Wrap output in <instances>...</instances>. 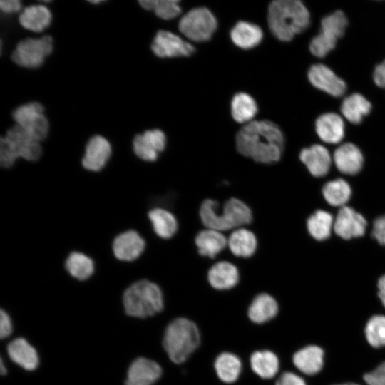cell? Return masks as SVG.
Returning a JSON list of instances; mask_svg holds the SVG:
<instances>
[{
    "instance_id": "obj_32",
    "label": "cell",
    "mask_w": 385,
    "mask_h": 385,
    "mask_svg": "<svg viewBox=\"0 0 385 385\" xmlns=\"http://www.w3.org/2000/svg\"><path fill=\"white\" fill-rule=\"evenodd\" d=\"M65 268L73 278L83 281L91 277L94 272L93 260L81 252H72L66 259Z\"/></svg>"
},
{
    "instance_id": "obj_7",
    "label": "cell",
    "mask_w": 385,
    "mask_h": 385,
    "mask_svg": "<svg viewBox=\"0 0 385 385\" xmlns=\"http://www.w3.org/2000/svg\"><path fill=\"white\" fill-rule=\"evenodd\" d=\"M217 20L205 7H197L187 12L179 21V30L191 41H208L217 29Z\"/></svg>"
},
{
    "instance_id": "obj_29",
    "label": "cell",
    "mask_w": 385,
    "mask_h": 385,
    "mask_svg": "<svg viewBox=\"0 0 385 385\" xmlns=\"http://www.w3.org/2000/svg\"><path fill=\"white\" fill-rule=\"evenodd\" d=\"M51 20L50 11L43 5L28 6L19 17V23L24 28L35 32H41L48 27Z\"/></svg>"
},
{
    "instance_id": "obj_44",
    "label": "cell",
    "mask_w": 385,
    "mask_h": 385,
    "mask_svg": "<svg viewBox=\"0 0 385 385\" xmlns=\"http://www.w3.org/2000/svg\"><path fill=\"white\" fill-rule=\"evenodd\" d=\"M21 8V2L19 0H1L0 1V9L4 13H14L19 11Z\"/></svg>"
},
{
    "instance_id": "obj_26",
    "label": "cell",
    "mask_w": 385,
    "mask_h": 385,
    "mask_svg": "<svg viewBox=\"0 0 385 385\" xmlns=\"http://www.w3.org/2000/svg\"><path fill=\"white\" fill-rule=\"evenodd\" d=\"M7 351L10 359L26 370H34L38 364L36 351L23 338L11 341L8 345Z\"/></svg>"
},
{
    "instance_id": "obj_41",
    "label": "cell",
    "mask_w": 385,
    "mask_h": 385,
    "mask_svg": "<svg viewBox=\"0 0 385 385\" xmlns=\"http://www.w3.org/2000/svg\"><path fill=\"white\" fill-rule=\"evenodd\" d=\"M275 385H307L305 381L294 373L287 371L280 375Z\"/></svg>"
},
{
    "instance_id": "obj_21",
    "label": "cell",
    "mask_w": 385,
    "mask_h": 385,
    "mask_svg": "<svg viewBox=\"0 0 385 385\" xmlns=\"http://www.w3.org/2000/svg\"><path fill=\"white\" fill-rule=\"evenodd\" d=\"M194 242L200 255L214 259L227 247V237L222 232L205 227L196 234Z\"/></svg>"
},
{
    "instance_id": "obj_24",
    "label": "cell",
    "mask_w": 385,
    "mask_h": 385,
    "mask_svg": "<svg viewBox=\"0 0 385 385\" xmlns=\"http://www.w3.org/2000/svg\"><path fill=\"white\" fill-rule=\"evenodd\" d=\"M371 109V103L359 93H354L345 97L340 106L344 118L354 125L360 124Z\"/></svg>"
},
{
    "instance_id": "obj_9",
    "label": "cell",
    "mask_w": 385,
    "mask_h": 385,
    "mask_svg": "<svg viewBox=\"0 0 385 385\" xmlns=\"http://www.w3.org/2000/svg\"><path fill=\"white\" fill-rule=\"evenodd\" d=\"M16 125L32 138L41 142L47 136L48 122L43 114V107L38 102L22 105L13 112Z\"/></svg>"
},
{
    "instance_id": "obj_12",
    "label": "cell",
    "mask_w": 385,
    "mask_h": 385,
    "mask_svg": "<svg viewBox=\"0 0 385 385\" xmlns=\"http://www.w3.org/2000/svg\"><path fill=\"white\" fill-rule=\"evenodd\" d=\"M166 145L165 133L158 129L147 130L135 135L133 140V152L140 159L154 162Z\"/></svg>"
},
{
    "instance_id": "obj_36",
    "label": "cell",
    "mask_w": 385,
    "mask_h": 385,
    "mask_svg": "<svg viewBox=\"0 0 385 385\" xmlns=\"http://www.w3.org/2000/svg\"><path fill=\"white\" fill-rule=\"evenodd\" d=\"M322 195L330 205L342 207L349 200L351 189L346 180L339 178L327 182L322 188Z\"/></svg>"
},
{
    "instance_id": "obj_19",
    "label": "cell",
    "mask_w": 385,
    "mask_h": 385,
    "mask_svg": "<svg viewBox=\"0 0 385 385\" xmlns=\"http://www.w3.org/2000/svg\"><path fill=\"white\" fill-rule=\"evenodd\" d=\"M162 369L155 361L143 357L136 359L128 370L125 385H152L161 376Z\"/></svg>"
},
{
    "instance_id": "obj_48",
    "label": "cell",
    "mask_w": 385,
    "mask_h": 385,
    "mask_svg": "<svg viewBox=\"0 0 385 385\" xmlns=\"http://www.w3.org/2000/svg\"><path fill=\"white\" fill-rule=\"evenodd\" d=\"M101 1H90L91 3H93V4H98L100 3Z\"/></svg>"
},
{
    "instance_id": "obj_23",
    "label": "cell",
    "mask_w": 385,
    "mask_h": 385,
    "mask_svg": "<svg viewBox=\"0 0 385 385\" xmlns=\"http://www.w3.org/2000/svg\"><path fill=\"white\" fill-rule=\"evenodd\" d=\"M148 217L155 234L163 240L173 237L178 230L175 215L163 207H154L148 212Z\"/></svg>"
},
{
    "instance_id": "obj_5",
    "label": "cell",
    "mask_w": 385,
    "mask_h": 385,
    "mask_svg": "<svg viewBox=\"0 0 385 385\" xmlns=\"http://www.w3.org/2000/svg\"><path fill=\"white\" fill-rule=\"evenodd\" d=\"M163 295L159 286L148 279H140L124 292L123 303L127 314L138 318L151 317L163 309Z\"/></svg>"
},
{
    "instance_id": "obj_1",
    "label": "cell",
    "mask_w": 385,
    "mask_h": 385,
    "mask_svg": "<svg viewBox=\"0 0 385 385\" xmlns=\"http://www.w3.org/2000/svg\"><path fill=\"white\" fill-rule=\"evenodd\" d=\"M237 150L242 155L262 164L278 162L284 148V136L279 127L267 120H253L236 135Z\"/></svg>"
},
{
    "instance_id": "obj_39",
    "label": "cell",
    "mask_w": 385,
    "mask_h": 385,
    "mask_svg": "<svg viewBox=\"0 0 385 385\" xmlns=\"http://www.w3.org/2000/svg\"><path fill=\"white\" fill-rule=\"evenodd\" d=\"M364 379L367 385H385V361L366 374Z\"/></svg>"
},
{
    "instance_id": "obj_30",
    "label": "cell",
    "mask_w": 385,
    "mask_h": 385,
    "mask_svg": "<svg viewBox=\"0 0 385 385\" xmlns=\"http://www.w3.org/2000/svg\"><path fill=\"white\" fill-rule=\"evenodd\" d=\"M348 25L349 21L344 12L337 10L322 19L318 34L337 43L338 40L344 35Z\"/></svg>"
},
{
    "instance_id": "obj_22",
    "label": "cell",
    "mask_w": 385,
    "mask_h": 385,
    "mask_svg": "<svg viewBox=\"0 0 385 385\" xmlns=\"http://www.w3.org/2000/svg\"><path fill=\"white\" fill-rule=\"evenodd\" d=\"M258 247V240L251 230L245 227L232 230L227 237V247L230 252L240 258L252 257Z\"/></svg>"
},
{
    "instance_id": "obj_2",
    "label": "cell",
    "mask_w": 385,
    "mask_h": 385,
    "mask_svg": "<svg viewBox=\"0 0 385 385\" xmlns=\"http://www.w3.org/2000/svg\"><path fill=\"white\" fill-rule=\"evenodd\" d=\"M199 217L204 227L222 232L245 227L253 220L250 207L235 197L227 199L222 208L217 200L205 199L199 207Z\"/></svg>"
},
{
    "instance_id": "obj_15",
    "label": "cell",
    "mask_w": 385,
    "mask_h": 385,
    "mask_svg": "<svg viewBox=\"0 0 385 385\" xmlns=\"http://www.w3.org/2000/svg\"><path fill=\"white\" fill-rule=\"evenodd\" d=\"M111 155L110 143L101 135H95L86 144L82 166L89 171H100L106 165Z\"/></svg>"
},
{
    "instance_id": "obj_13",
    "label": "cell",
    "mask_w": 385,
    "mask_h": 385,
    "mask_svg": "<svg viewBox=\"0 0 385 385\" xmlns=\"http://www.w3.org/2000/svg\"><path fill=\"white\" fill-rule=\"evenodd\" d=\"M144 238L134 230L118 234L112 243V251L116 259L123 262L137 260L145 249Z\"/></svg>"
},
{
    "instance_id": "obj_14",
    "label": "cell",
    "mask_w": 385,
    "mask_h": 385,
    "mask_svg": "<svg viewBox=\"0 0 385 385\" xmlns=\"http://www.w3.org/2000/svg\"><path fill=\"white\" fill-rule=\"evenodd\" d=\"M367 222L359 212L344 206L340 208L334 221L333 230L341 238L350 240L364 235Z\"/></svg>"
},
{
    "instance_id": "obj_4",
    "label": "cell",
    "mask_w": 385,
    "mask_h": 385,
    "mask_svg": "<svg viewBox=\"0 0 385 385\" xmlns=\"http://www.w3.org/2000/svg\"><path fill=\"white\" fill-rule=\"evenodd\" d=\"M200 342V332L196 324L186 318H178L167 327L163 344L170 359L180 364L198 347Z\"/></svg>"
},
{
    "instance_id": "obj_34",
    "label": "cell",
    "mask_w": 385,
    "mask_h": 385,
    "mask_svg": "<svg viewBox=\"0 0 385 385\" xmlns=\"http://www.w3.org/2000/svg\"><path fill=\"white\" fill-rule=\"evenodd\" d=\"M257 113V106L254 98L246 93H238L231 102V114L233 119L239 123H249Z\"/></svg>"
},
{
    "instance_id": "obj_17",
    "label": "cell",
    "mask_w": 385,
    "mask_h": 385,
    "mask_svg": "<svg viewBox=\"0 0 385 385\" xmlns=\"http://www.w3.org/2000/svg\"><path fill=\"white\" fill-rule=\"evenodd\" d=\"M240 278L238 267L227 260L214 263L207 270V279L210 285L217 290H227L235 287Z\"/></svg>"
},
{
    "instance_id": "obj_35",
    "label": "cell",
    "mask_w": 385,
    "mask_h": 385,
    "mask_svg": "<svg viewBox=\"0 0 385 385\" xmlns=\"http://www.w3.org/2000/svg\"><path fill=\"white\" fill-rule=\"evenodd\" d=\"M332 215L324 210H318L312 214L307 221L309 235L318 241L328 239L334 227Z\"/></svg>"
},
{
    "instance_id": "obj_43",
    "label": "cell",
    "mask_w": 385,
    "mask_h": 385,
    "mask_svg": "<svg viewBox=\"0 0 385 385\" xmlns=\"http://www.w3.org/2000/svg\"><path fill=\"white\" fill-rule=\"evenodd\" d=\"M12 331V325L10 317L6 312H0V337L1 339L10 335Z\"/></svg>"
},
{
    "instance_id": "obj_8",
    "label": "cell",
    "mask_w": 385,
    "mask_h": 385,
    "mask_svg": "<svg viewBox=\"0 0 385 385\" xmlns=\"http://www.w3.org/2000/svg\"><path fill=\"white\" fill-rule=\"evenodd\" d=\"M53 48V40L50 36L38 38H26L18 43L14 50L11 59L17 65L34 68L40 66Z\"/></svg>"
},
{
    "instance_id": "obj_31",
    "label": "cell",
    "mask_w": 385,
    "mask_h": 385,
    "mask_svg": "<svg viewBox=\"0 0 385 385\" xmlns=\"http://www.w3.org/2000/svg\"><path fill=\"white\" fill-rule=\"evenodd\" d=\"M252 371L262 379H271L279 371V362L274 353L268 350L255 351L250 356Z\"/></svg>"
},
{
    "instance_id": "obj_40",
    "label": "cell",
    "mask_w": 385,
    "mask_h": 385,
    "mask_svg": "<svg viewBox=\"0 0 385 385\" xmlns=\"http://www.w3.org/2000/svg\"><path fill=\"white\" fill-rule=\"evenodd\" d=\"M372 236L385 246V215L378 217L373 224Z\"/></svg>"
},
{
    "instance_id": "obj_46",
    "label": "cell",
    "mask_w": 385,
    "mask_h": 385,
    "mask_svg": "<svg viewBox=\"0 0 385 385\" xmlns=\"http://www.w3.org/2000/svg\"><path fill=\"white\" fill-rule=\"evenodd\" d=\"M0 371L1 374H5L6 372V368L4 366L2 360H1Z\"/></svg>"
},
{
    "instance_id": "obj_25",
    "label": "cell",
    "mask_w": 385,
    "mask_h": 385,
    "mask_svg": "<svg viewBox=\"0 0 385 385\" xmlns=\"http://www.w3.org/2000/svg\"><path fill=\"white\" fill-rule=\"evenodd\" d=\"M294 365L307 375L319 373L324 365V351L319 346L310 345L297 351L292 359Z\"/></svg>"
},
{
    "instance_id": "obj_6",
    "label": "cell",
    "mask_w": 385,
    "mask_h": 385,
    "mask_svg": "<svg viewBox=\"0 0 385 385\" xmlns=\"http://www.w3.org/2000/svg\"><path fill=\"white\" fill-rule=\"evenodd\" d=\"M41 154L40 142L17 125L9 129L0 139V165L4 168H11L19 158L36 161Z\"/></svg>"
},
{
    "instance_id": "obj_33",
    "label": "cell",
    "mask_w": 385,
    "mask_h": 385,
    "mask_svg": "<svg viewBox=\"0 0 385 385\" xmlns=\"http://www.w3.org/2000/svg\"><path fill=\"white\" fill-rule=\"evenodd\" d=\"M214 366L219 379L227 384L237 381L242 370L240 358L230 352L221 353L216 358Z\"/></svg>"
},
{
    "instance_id": "obj_10",
    "label": "cell",
    "mask_w": 385,
    "mask_h": 385,
    "mask_svg": "<svg viewBox=\"0 0 385 385\" xmlns=\"http://www.w3.org/2000/svg\"><path fill=\"white\" fill-rule=\"evenodd\" d=\"M307 78L312 86L333 97H342L346 92L345 81L323 63L312 65L308 70Z\"/></svg>"
},
{
    "instance_id": "obj_11",
    "label": "cell",
    "mask_w": 385,
    "mask_h": 385,
    "mask_svg": "<svg viewBox=\"0 0 385 385\" xmlns=\"http://www.w3.org/2000/svg\"><path fill=\"white\" fill-rule=\"evenodd\" d=\"M153 52L160 58L189 56L195 51L192 44L168 31H159L151 45Z\"/></svg>"
},
{
    "instance_id": "obj_45",
    "label": "cell",
    "mask_w": 385,
    "mask_h": 385,
    "mask_svg": "<svg viewBox=\"0 0 385 385\" xmlns=\"http://www.w3.org/2000/svg\"><path fill=\"white\" fill-rule=\"evenodd\" d=\"M378 290L379 297L385 307V274L381 277L378 281Z\"/></svg>"
},
{
    "instance_id": "obj_42",
    "label": "cell",
    "mask_w": 385,
    "mask_h": 385,
    "mask_svg": "<svg viewBox=\"0 0 385 385\" xmlns=\"http://www.w3.org/2000/svg\"><path fill=\"white\" fill-rule=\"evenodd\" d=\"M372 78L376 86L385 88V59L376 65L373 71Z\"/></svg>"
},
{
    "instance_id": "obj_3",
    "label": "cell",
    "mask_w": 385,
    "mask_h": 385,
    "mask_svg": "<svg viewBox=\"0 0 385 385\" xmlns=\"http://www.w3.org/2000/svg\"><path fill=\"white\" fill-rule=\"evenodd\" d=\"M310 13L299 0H276L268 7L267 20L272 34L281 41H290L310 24Z\"/></svg>"
},
{
    "instance_id": "obj_28",
    "label": "cell",
    "mask_w": 385,
    "mask_h": 385,
    "mask_svg": "<svg viewBox=\"0 0 385 385\" xmlns=\"http://www.w3.org/2000/svg\"><path fill=\"white\" fill-rule=\"evenodd\" d=\"M263 33L257 25L247 22H237L230 31L232 42L242 49H250L262 41Z\"/></svg>"
},
{
    "instance_id": "obj_37",
    "label": "cell",
    "mask_w": 385,
    "mask_h": 385,
    "mask_svg": "<svg viewBox=\"0 0 385 385\" xmlns=\"http://www.w3.org/2000/svg\"><path fill=\"white\" fill-rule=\"evenodd\" d=\"M140 6L151 10L159 17L169 20L177 17L181 13V8L178 0H140Z\"/></svg>"
},
{
    "instance_id": "obj_16",
    "label": "cell",
    "mask_w": 385,
    "mask_h": 385,
    "mask_svg": "<svg viewBox=\"0 0 385 385\" xmlns=\"http://www.w3.org/2000/svg\"><path fill=\"white\" fill-rule=\"evenodd\" d=\"M314 128L319 139L329 144L340 143L345 134L344 119L333 112L319 115L315 120Z\"/></svg>"
},
{
    "instance_id": "obj_38",
    "label": "cell",
    "mask_w": 385,
    "mask_h": 385,
    "mask_svg": "<svg viewBox=\"0 0 385 385\" xmlns=\"http://www.w3.org/2000/svg\"><path fill=\"white\" fill-rule=\"evenodd\" d=\"M365 335L369 344L374 348L385 346V316L374 315L368 321Z\"/></svg>"
},
{
    "instance_id": "obj_20",
    "label": "cell",
    "mask_w": 385,
    "mask_h": 385,
    "mask_svg": "<svg viewBox=\"0 0 385 385\" xmlns=\"http://www.w3.org/2000/svg\"><path fill=\"white\" fill-rule=\"evenodd\" d=\"M299 159L314 177L325 175L329 172L332 161L329 150L319 144H314L302 149Z\"/></svg>"
},
{
    "instance_id": "obj_47",
    "label": "cell",
    "mask_w": 385,
    "mask_h": 385,
    "mask_svg": "<svg viewBox=\"0 0 385 385\" xmlns=\"http://www.w3.org/2000/svg\"><path fill=\"white\" fill-rule=\"evenodd\" d=\"M336 385H359L356 383H345V384H336Z\"/></svg>"
},
{
    "instance_id": "obj_27",
    "label": "cell",
    "mask_w": 385,
    "mask_h": 385,
    "mask_svg": "<svg viewBox=\"0 0 385 385\" xmlns=\"http://www.w3.org/2000/svg\"><path fill=\"white\" fill-rule=\"evenodd\" d=\"M278 312L275 299L267 293L257 294L248 308V317L255 323L262 324L273 319Z\"/></svg>"
},
{
    "instance_id": "obj_18",
    "label": "cell",
    "mask_w": 385,
    "mask_h": 385,
    "mask_svg": "<svg viewBox=\"0 0 385 385\" xmlns=\"http://www.w3.org/2000/svg\"><path fill=\"white\" fill-rule=\"evenodd\" d=\"M333 161L337 170L346 175H356L364 165V156L358 146L345 143L338 146L333 153Z\"/></svg>"
}]
</instances>
